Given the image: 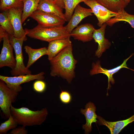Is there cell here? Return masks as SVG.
Here are the masks:
<instances>
[{
  "instance_id": "cell-1",
  "label": "cell",
  "mask_w": 134,
  "mask_h": 134,
  "mask_svg": "<svg viewBox=\"0 0 134 134\" xmlns=\"http://www.w3.org/2000/svg\"><path fill=\"white\" fill-rule=\"evenodd\" d=\"M49 61L50 75L61 77L70 83L75 77L74 70L77 63L73 55L72 44Z\"/></svg>"
},
{
  "instance_id": "cell-2",
  "label": "cell",
  "mask_w": 134,
  "mask_h": 134,
  "mask_svg": "<svg viewBox=\"0 0 134 134\" xmlns=\"http://www.w3.org/2000/svg\"><path fill=\"white\" fill-rule=\"evenodd\" d=\"M10 113L18 125L25 127L40 125L44 122L48 114L46 108L33 111L25 107L17 108L12 105Z\"/></svg>"
},
{
  "instance_id": "cell-3",
  "label": "cell",
  "mask_w": 134,
  "mask_h": 134,
  "mask_svg": "<svg viewBox=\"0 0 134 134\" xmlns=\"http://www.w3.org/2000/svg\"><path fill=\"white\" fill-rule=\"evenodd\" d=\"M26 29L28 36L48 42L57 39L71 37L70 34L67 31L66 26L45 28L38 25L32 29Z\"/></svg>"
},
{
  "instance_id": "cell-4",
  "label": "cell",
  "mask_w": 134,
  "mask_h": 134,
  "mask_svg": "<svg viewBox=\"0 0 134 134\" xmlns=\"http://www.w3.org/2000/svg\"><path fill=\"white\" fill-rule=\"evenodd\" d=\"M22 37L17 38L13 36H9V41L13 47L15 53L16 65L15 68L10 71L11 74L13 76L31 74L32 72L26 67L24 64V57L22 53V47L23 42L26 40L27 32Z\"/></svg>"
},
{
  "instance_id": "cell-5",
  "label": "cell",
  "mask_w": 134,
  "mask_h": 134,
  "mask_svg": "<svg viewBox=\"0 0 134 134\" xmlns=\"http://www.w3.org/2000/svg\"><path fill=\"white\" fill-rule=\"evenodd\" d=\"M18 93L10 88L3 81L0 80V108L5 119L9 117L12 104L16 101Z\"/></svg>"
},
{
  "instance_id": "cell-6",
  "label": "cell",
  "mask_w": 134,
  "mask_h": 134,
  "mask_svg": "<svg viewBox=\"0 0 134 134\" xmlns=\"http://www.w3.org/2000/svg\"><path fill=\"white\" fill-rule=\"evenodd\" d=\"M44 72H41L36 74H31L12 77L0 75V80L3 81L10 88L19 93L22 90L21 84L35 80H43L44 78Z\"/></svg>"
},
{
  "instance_id": "cell-7",
  "label": "cell",
  "mask_w": 134,
  "mask_h": 134,
  "mask_svg": "<svg viewBox=\"0 0 134 134\" xmlns=\"http://www.w3.org/2000/svg\"><path fill=\"white\" fill-rule=\"evenodd\" d=\"M84 3L90 8L96 16L98 22L97 25L100 27L111 18L118 15L117 12L110 11L95 0H88Z\"/></svg>"
},
{
  "instance_id": "cell-8",
  "label": "cell",
  "mask_w": 134,
  "mask_h": 134,
  "mask_svg": "<svg viewBox=\"0 0 134 134\" xmlns=\"http://www.w3.org/2000/svg\"><path fill=\"white\" fill-rule=\"evenodd\" d=\"M30 17L36 21L38 25L45 28L63 26L66 22L57 16L38 10L35 11Z\"/></svg>"
},
{
  "instance_id": "cell-9",
  "label": "cell",
  "mask_w": 134,
  "mask_h": 134,
  "mask_svg": "<svg viewBox=\"0 0 134 134\" xmlns=\"http://www.w3.org/2000/svg\"><path fill=\"white\" fill-rule=\"evenodd\" d=\"M2 41V47L0 55V67H7L13 70L16 67V61L13 54V48L9 41V35L4 36Z\"/></svg>"
},
{
  "instance_id": "cell-10",
  "label": "cell",
  "mask_w": 134,
  "mask_h": 134,
  "mask_svg": "<svg viewBox=\"0 0 134 134\" xmlns=\"http://www.w3.org/2000/svg\"><path fill=\"white\" fill-rule=\"evenodd\" d=\"M132 54L128 58L124 60L123 62L120 65L114 68L107 69L101 67L100 64V61H97L95 63H93L92 64V68L90 71V74L92 75L98 73H101L106 75L108 78V87L107 91L109 89L111 86L110 84V82L112 84L115 83V80L113 77V75L118 72L121 69L123 68H126L129 69L134 71V70L131 69L127 67L126 62L133 55Z\"/></svg>"
},
{
  "instance_id": "cell-11",
  "label": "cell",
  "mask_w": 134,
  "mask_h": 134,
  "mask_svg": "<svg viewBox=\"0 0 134 134\" xmlns=\"http://www.w3.org/2000/svg\"><path fill=\"white\" fill-rule=\"evenodd\" d=\"M22 7L14 8L8 10V15L14 31V36L17 38L22 37L26 33L22 25Z\"/></svg>"
},
{
  "instance_id": "cell-12",
  "label": "cell",
  "mask_w": 134,
  "mask_h": 134,
  "mask_svg": "<svg viewBox=\"0 0 134 134\" xmlns=\"http://www.w3.org/2000/svg\"><path fill=\"white\" fill-rule=\"evenodd\" d=\"M107 25L104 23L98 29H95L93 34V38L98 44V49L95 52V55L100 58L102 53L108 49L111 44L108 40L105 37V30Z\"/></svg>"
},
{
  "instance_id": "cell-13",
  "label": "cell",
  "mask_w": 134,
  "mask_h": 134,
  "mask_svg": "<svg viewBox=\"0 0 134 134\" xmlns=\"http://www.w3.org/2000/svg\"><path fill=\"white\" fill-rule=\"evenodd\" d=\"M74 13L67 25L66 26L67 32L70 34L84 18L93 15L91 9L81 6L79 4L75 8Z\"/></svg>"
},
{
  "instance_id": "cell-14",
  "label": "cell",
  "mask_w": 134,
  "mask_h": 134,
  "mask_svg": "<svg viewBox=\"0 0 134 134\" xmlns=\"http://www.w3.org/2000/svg\"><path fill=\"white\" fill-rule=\"evenodd\" d=\"M95 29L94 26L90 23L81 24L72 31L70 36L74 39L83 42L89 41L93 39V34Z\"/></svg>"
},
{
  "instance_id": "cell-15",
  "label": "cell",
  "mask_w": 134,
  "mask_h": 134,
  "mask_svg": "<svg viewBox=\"0 0 134 134\" xmlns=\"http://www.w3.org/2000/svg\"><path fill=\"white\" fill-rule=\"evenodd\" d=\"M97 123L99 125H104L109 130L111 134H119L129 124L134 121V115L126 119L115 122L106 121L100 116H98Z\"/></svg>"
},
{
  "instance_id": "cell-16",
  "label": "cell",
  "mask_w": 134,
  "mask_h": 134,
  "mask_svg": "<svg viewBox=\"0 0 134 134\" xmlns=\"http://www.w3.org/2000/svg\"><path fill=\"white\" fill-rule=\"evenodd\" d=\"M96 108L94 103L90 101L85 106V109H81L80 112L85 117L86 123L82 126L85 134H89L92 131V124L97 123L98 115L96 113Z\"/></svg>"
},
{
  "instance_id": "cell-17",
  "label": "cell",
  "mask_w": 134,
  "mask_h": 134,
  "mask_svg": "<svg viewBox=\"0 0 134 134\" xmlns=\"http://www.w3.org/2000/svg\"><path fill=\"white\" fill-rule=\"evenodd\" d=\"M70 37L55 40L49 42L47 48V55L49 60L68 46L71 44Z\"/></svg>"
},
{
  "instance_id": "cell-18",
  "label": "cell",
  "mask_w": 134,
  "mask_h": 134,
  "mask_svg": "<svg viewBox=\"0 0 134 134\" xmlns=\"http://www.w3.org/2000/svg\"><path fill=\"white\" fill-rule=\"evenodd\" d=\"M63 9L55 2L49 0H40L37 10L52 14L66 21Z\"/></svg>"
},
{
  "instance_id": "cell-19",
  "label": "cell",
  "mask_w": 134,
  "mask_h": 134,
  "mask_svg": "<svg viewBox=\"0 0 134 134\" xmlns=\"http://www.w3.org/2000/svg\"><path fill=\"white\" fill-rule=\"evenodd\" d=\"M24 49L28 57L26 66L28 68L40 58L44 55H47V48L45 47L34 49L26 45L25 46Z\"/></svg>"
},
{
  "instance_id": "cell-20",
  "label": "cell",
  "mask_w": 134,
  "mask_h": 134,
  "mask_svg": "<svg viewBox=\"0 0 134 134\" xmlns=\"http://www.w3.org/2000/svg\"><path fill=\"white\" fill-rule=\"evenodd\" d=\"M118 15L111 18L106 23L107 25L111 26L114 24L121 21H125L128 23L134 28V15L128 14L124 8L120 10L118 12Z\"/></svg>"
},
{
  "instance_id": "cell-21",
  "label": "cell",
  "mask_w": 134,
  "mask_h": 134,
  "mask_svg": "<svg viewBox=\"0 0 134 134\" xmlns=\"http://www.w3.org/2000/svg\"><path fill=\"white\" fill-rule=\"evenodd\" d=\"M40 0H22L23 5L22 16V23L37 10Z\"/></svg>"
},
{
  "instance_id": "cell-22",
  "label": "cell",
  "mask_w": 134,
  "mask_h": 134,
  "mask_svg": "<svg viewBox=\"0 0 134 134\" xmlns=\"http://www.w3.org/2000/svg\"><path fill=\"white\" fill-rule=\"evenodd\" d=\"M110 11L118 12L127 5L124 0H95Z\"/></svg>"
},
{
  "instance_id": "cell-23",
  "label": "cell",
  "mask_w": 134,
  "mask_h": 134,
  "mask_svg": "<svg viewBox=\"0 0 134 134\" xmlns=\"http://www.w3.org/2000/svg\"><path fill=\"white\" fill-rule=\"evenodd\" d=\"M88 0H65L64 3L65 11L64 15L66 21H69L72 15L76 6L82 2Z\"/></svg>"
},
{
  "instance_id": "cell-24",
  "label": "cell",
  "mask_w": 134,
  "mask_h": 134,
  "mask_svg": "<svg viewBox=\"0 0 134 134\" xmlns=\"http://www.w3.org/2000/svg\"><path fill=\"white\" fill-rule=\"evenodd\" d=\"M0 26L7 32L9 36H13L14 31L9 17L8 10L0 13Z\"/></svg>"
},
{
  "instance_id": "cell-25",
  "label": "cell",
  "mask_w": 134,
  "mask_h": 134,
  "mask_svg": "<svg viewBox=\"0 0 134 134\" xmlns=\"http://www.w3.org/2000/svg\"><path fill=\"white\" fill-rule=\"evenodd\" d=\"M22 0H0V9L2 11L14 8L23 7Z\"/></svg>"
},
{
  "instance_id": "cell-26",
  "label": "cell",
  "mask_w": 134,
  "mask_h": 134,
  "mask_svg": "<svg viewBox=\"0 0 134 134\" xmlns=\"http://www.w3.org/2000/svg\"><path fill=\"white\" fill-rule=\"evenodd\" d=\"M18 124L10 114L9 117L0 126V134H6L8 131L16 128Z\"/></svg>"
},
{
  "instance_id": "cell-27",
  "label": "cell",
  "mask_w": 134,
  "mask_h": 134,
  "mask_svg": "<svg viewBox=\"0 0 134 134\" xmlns=\"http://www.w3.org/2000/svg\"><path fill=\"white\" fill-rule=\"evenodd\" d=\"M46 88L45 82L42 80H37L33 84V88L35 92L40 93L44 92Z\"/></svg>"
},
{
  "instance_id": "cell-28",
  "label": "cell",
  "mask_w": 134,
  "mask_h": 134,
  "mask_svg": "<svg viewBox=\"0 0 134 134\" xmlns=\"http://www.w3.org/2000/svg\"><path fill=\"white\" fill-rule=\"evenodd\" d=\"M59 97L61 101L65 104L69 103L72 99L71 94L67 91H62L60 94Z\"/></svg>"
},
{
  "instance_id": "cell-29",
  "label": "cell",
  "mask_w": 134,
  "mask_h": 134,
  "mask_svg": "<svg viewBox=\"0 0 134 134\" xmlns=\"http://www.w3.org/2000/svg\"><path fill=\"white\" fill-rule=\"evenodd\" d=\"M28 132L25 127L22 126L16 127L12 130L9 134H27Z\"/></svg>"
},
{
  "instance_id": "cell-30",
  "label": "cell",
  "mask_w": 134,
  "mask_h": 134,
  "mask_svg": "<svg viewBox=\"0 0 134 134\" xmlns=\"http://www.w3.org/2000/svg\"><path fill=\"white\" fill-rule=\"evenodd\" d=\"M7 35H8V34L6 31L2 27L0 26V42L2 40V39L3 37Z\"/></svg>"
},
{
  "instance_id": "cell-31",
  "label": "cell",
  "mask_w": 134,
  "mask_h": 134,
  "mask_svg": "<svg viewBox=\"0 0 134 134\" xmlns=\"http://www.w3.org/2000/svg\"><path fill=\"white\" fill-rule=\"evenodd\" d=\"M65 0H55L56 3L62 9H65Z\"/></svg>"
},
{
  "instance_id": "cell-32",
  "label": "cell",
  "mask_w": 134,
  "mask_h": 134,
  "mask_svg": "<svg viewBox=\"0 0 134 134\" xmlns=\"http://www.w3.org/2000/svg\"><path fill=\"white\" fill-rule=\"evenodd\" d=\"M125 2L126 3V4L128 5V4L130 2L131 0H124Z\"/></svg>"
},
{
  "instance_id": "cell-33",
  "label": "cell",
  "mask_w": 134,
  "mask_h": 134,
  "mask_svg": "<svg viewBox=\"0 0 134 134\" xmlns=\"http://www.w3.org/2000/svg\"><path fill=\"white\" fill-rule=\"evenodd\" d=\"M50 0L51 1H52V2H56L55 0Z\"/></svg>"
}]
</instances>
